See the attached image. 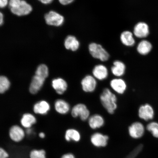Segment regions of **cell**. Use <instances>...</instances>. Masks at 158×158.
Listing matches in <instances>:
<instances>
[{
	"label": "cell",
	"instance_id": "6da1fadb",
	"mask_svg": "<svg viewBox=\"0 0 158 158\" xmlns=\"http://www.w3.org/2000/svg\"><path fill=\"white\" fill-rule=\"evenodd\" d=\"M101 103L106 111L110 114H113L118 108L117 98L110 89H104L100 97Z\"/></svg>",
	"mask_w": 158,
	"mask_h": 158
},
{
	"label": "cell",
	"instance_id": "7a4b0ae2",
	"mask_svg": "<svg viewBox=\"0 0 158 158\" xmlns=\"http://www.w3.org/2000/svg\"><path fill=\"white\" fill-rule=\"evenodd\" d=\"M89 50L94 58L102 62H106L109 59L110 55L107 51L99 44L94 43H91L89 45Z\"/></svg>",
	"mask_w": 158,
	"mask_h": 158
},
{
	"label": "cell",
	"instance_id": "3957f363",
	"mask_svg": "<svg viewBox=\"0 0 158 158\" xmlns=\"http://www.w3.org/2000/svg\"><path fill=\"white\" fill-rule=\"evenodd\" d=\"M71 114L73 117H79L82 121L88 120L90 117V111L86 105L83 103H78L75 105L71 110Z\"/></svg>",
	"mask_w": 158,
	"mask_h": 158
},
{
	"label": "cell",
	"instance_id": "277c9868",
	"mask_svg": "<svg viewBox=\"0 0 158 158\" xmlns=\"http://www.w3.org/2000/svg\"><path fill=\"white\" fill-rule=\"evenodd\" d=\"M44 19L47 24L55 27H60L64 23L63 16L54 11H51L45 15Z\"/></svg>",
	"mask_w": 158,
	"mask_h": 158
},
{
	"label": "cell",
	"instance_id": "5b68a950",
	"mask_svg": "<svg viewBox=\"0 0 158 158\" xmlns=\"http://www.w3.org/2000/svg\"><path fill=\"white\" fill-rule=\"evenodd\" d=\"M97 80L92 75H87L85 76L81 82L82 90L88 93L94 92L97 86Z\"/></svg>",
	"mask_w": 158,
	"mask_h": 158
},
{
	"label": "cell",
	"instance_id": "8992f818",
	"mask_svg": "<svg viewBox=\"0 0 158 158\" xmlns=\"http://www.w3.org/2000/svg\"><path fill=\"white\" fill-rule=\"evenodd\" d=\"M110 86L112 90L119 94H123L127 88L125 81L120 78L112 79L110 82Z\"/></svg>",
	"mask_w": 158,
	"mask_h": 158
},
{
	"label": "cell",
	"instance_id": "52a82bcc",
	"mask_svg": "<svg viewBox=\"0 0 158 158\" xmlns=\"http://www.w3.org/2000/svg\"><path fill=\"white\" fill-rule=\"evenodd\" d=\"M12 13L19 16L28 15L32 10L31 6L24 0H22L21 3L15 8L11 9Z\"/></svg>",
	"mask_w": 158,
	"mask_h": 158
},
{
	"label": "cell",
	"instance_id": "ba28073f",
	"mask_svg": "<svg viewBox=\"0 0 158 158\" xmlns=\"http://www.w3.org/2000/svg\"><path fill=\"white\" fill-rule=\"evenodd\" d=\"M92 76L97 80L103 81L108 77V70L106 66L102 64L96 65L92 71Z\"/></svg>",
	"mask_w": 158,
	"mask_h": 158
},
{
	"label": "cell",
	"instance_id": "9c48e42d",
	"mask_svg": "<svg viewBox=\"0 0 158 158\" xmlns=\"http://www.w3.org/2000/svg\"><path fill=\"white\" fill-rule=\"evenodd\" d=\"M128 132L132 138L134 139H138L143 135L145 128L141 123L134 122L128 128Z\"/></svg>",
	"mask_w": 158,
	"mask_h": 158
},
{
	"label": "cell",
	"instance_id": "30bf717a",
	"mask_svg": "<svg viewBox=\"0 0 158 158\" xmlns=\"http://www.w3.org/2000/svg\"><path fill=\"white\" fill-rule=\"evenodd\" d=\"M52 86L57 94L62 95L68 89V85L66 81L64 79L57 78L52 80Z\"/></svg>",
	"mask_w": 158,
	"mask_h": 158
},
{
	"label": "cell",
	"instance_id": "8fae6325",
	"mask_svg": "<svg viewBox=\"0 0 158 158\" xmlns=\"http://www.w3.org/2000/svg\"><path fill=\"white\" fill-rule=\"evenodd\" d=\"M9 133L10 138L15 142L21 141L25 135L24 130L20 126L17 125L12 126L10 128Z\"/></svg>",
	"mask_w": 158,
	"mask_h": 158
},
{
	"label": "cell",
	"instance_id": "7c38bea8",
	"mask_svg": "<svg viewBox=\"0 0 158 158\" xmlns=\"http://www.w3.org/2000/svg\"><path fill=\"white\" fill-rule=\"evenodd\" d=\"M149 27L145 23H138L134 27V35L138 38H143L147 37L149 35Z\"/></svg>",
	"mask_w": 158,
	"mask_h": 158
},
{
	"label": "cell",
	"instance_id": "4fadbf2b",
	"mask_svg": "<svg viewBox=\"0 0 158 158\" xmlns=\"http://www.w3.org/2000/svg\"><path fill=\"white\" fill-rule=\"evenodd\" d=\"M88 120L89 125L93 129L101 127L105 124L104 118L100 114H95L90 116Z\"/></svg>",
	"mask_w": 158,
	"mask_h": 158
},
{
	"label": "cell",
	"instance_id": "5bb4252c",
	"mask_svg": "<svg viewBox=\"0 0 158 158\" xmlns=\"http://www.w3.org/2000/svg\"><path fill=\"white\" fill-rule=\"evenodd\" d=\"M154 114V110L152 107L148 104L141 106L139 108L138 111L139 118L146 121L152 119Z\"/></svg>",
	"mask_w": 158,
	"mask_h": 158
},
{
	"label": "cell",
	"instance_id": "9a60e30c",
	"mask_svg": "<svg viewBox=\"0 0 158 158\" xmlns=\"http://www.w3.org/2000/svg\"><path fill=\"white\" fill-rule=\"evenodd\" d=\"M126 67L124 63L120 60H115L111 68L112 74L117 78H120L125 74Z\"/></svg>",
	"mask_w": 158,
	"mask_h": 158
},
{
	"label": "cell",
	"instance_id": "2e32d148",
	"mask_svg": "<svg viewBox=\"0 0 158 158\" xmlns=\"http://www.w3.org/2000/svg\"><path fill=\"white\" fill-rule=\"evenodd\" d=\"M45 80L36 75L33 77L29 87V91L32 94H35L40 90L44 85Z\"/></svg>",
	"mask_w": 158,
	"mask_h": 158
},
{
	"label": "cell",
	"instance_id": "e0dca14e",
	"mask_svg": "<svg viewBox=\"0 0 158 158\" xmlns=\"http://www.w3.org/2000/svg\"><path fill=\"white\" fill-rule=\"evenodd\" d=\"M109 137L100 133H96L92 135L91 141L94 146L97 147H105L107 143Z\"/></svg>",
	"mask_w": 158,
	"mask_h": 158
},
{
	"label": "cell",
	"instance_id": "ac0fdd59",
	"mask_svg": "<svg viewBox=\"0 0 158 158\" xmlns=\"http://www.w3.org/2000/svg\"><path fill=\"white\" fill-rule=\"evenodd\" d=\"M54 106L56 111L60 114H66L71 110L70 106L68 102L61 99L56 101L55 102Z\"/></svg>",
	"mask_w": 158,
	"mask_h": 158
},
{
	"label": "cell",
	"instance_id": "d6986e66",
	"mask_svg": "<svg viewBox=\"0 0 158 158\" xmlns=\"http://www.w3.org/2000/svg\"><path fill=\"white\" fill-rule=\"evenodd\" d=\"M64 45L66 49L72 51L78 50L80 46V43L73 35H69L65 39Z\"/></svg>",
	"mask_w": 158,
	"mask_h": 158
},
{
	"label": "cell",
	"instance_id": "ffe728a7",
	"mask_svg": "<svg viewBox=\"0 0 158 158\" xmlns=\"http://www.w3.org/2000/svg\"><path fill=\"white\" fill-rule=\"evenodd\" d=\"M50 109L49 104L44 100L37 102L33 106L35 113L40 114H46Z\"/></svg>",
	"mask_w": 158,
	"mask_h": 158
},
{
	"label": "cell",
	"instance_id": "44dd1931",
	"mask_svg": "<svg viewBox=\"0 0 158 158\" xmlns=\"http://www.w3.org/2000/svg\"><path fill=\"white\" fill-rule=\"evenodd\" d=\"M120 39L122 44L126 46H133L135 43L133 33L129 31L122 32L120 35Z\"/></svg>",
	"mask_w": 158,
	"mask_h": 158
},
{
	"label": "cell",
	"instance_id": "7402d4cb",
	"mask_svg": "<svg viewBox=\"0 0 158 158\" xmlns=\"http://www.w3.org/2000/svg\"><path fill=\"white\" fill-rule=\"evenodd\" d=\"M36 119L33 114L26 113L23 114L21 120V125L27 128H31L33 124L36 123Z\"/></svg>",
	"mask_w": 158,
	"mask_h": 158
},
{
	"label": "cell",
	"instance_id": "603a6c76",
	"mask_svg": "<svg viewBox=\"0 0 158 158\" xmlns=\"http://www.w3.org/2000/svg\"><path fill=\"white\" fill-rule=\"evenodd\" d=\"M152 45L149 41L143 40L138 44L137 50L138 52L142 55H146L151 51Z\"/></svg>",
	"mask_w": 158,
	"mask_h": 158
},
{
	"label": "cell",
	"instance_id": "cb8c5ba5",
	"mask_svg": "<svg viewBox=\"0 0 158 158\" xmlns=\"http://www.w3.org/2000/svg\"><path fill=\"white\" fill-rule=\"evenodd\" d=\"M65 139L69 141L73 140L76 142L80 141L81 135L77 130L73 128H70L67 130L65 133Z\"/></svg>",
	"mask_w": 158,
	"mask_h": 158
},
{
	"label": "cell",
	"instance_id": "d4e9b609",
	"mask_svg": "<svg viewBox=\"0 0 158 158\" xmlns=\"http://www.w3.org/2000/svg\"><path fill=\"white\" fill-rule=\"evenodd\" d=\"M35 75L45 80L49 75V70L46 65L41 64L37 67Z\"/></svg>",
	"mask_w": 158,
	"mask_h": 158
},
{
	"label": "cell",
	"instance_id": "484cf974",
	"mask_svg": "<svg viewBox=\"0 0 158 158\" xmlns=\"http://www.w3.org/2000/svg\"><path fill=\"white\" fill-rule=\"evenodd\" d=\"M10 82L9 79L5 76H0V94L4 93L9 89Z\"/></svg>",
	"mask_w": 158,
	"mask_h": 158
},
{
	"label": "cell",
	"instance_id": "4316f807",
	"mask_svg": "<svg viewBox=\"0 0 158 158\" xmlns=\"http://www.w3.org/2000/svg\"><path fill=\"white\" fill-rule=\"evenodd\" d=\"M147 129L152 133L153 137L158 138V123L153 122L148 124L147 126Z\"/></svg>",
	"mask_w": 158,
	"mask_h": 158
},
{
	"label": "cell",
	"instance_id": "83f0119b",
	"mask_svg": "<svg viewBox=\"0 0 158 158\" xmlns=\"http://www.w3.org/2000/svg\"><path fill=\"white\" fill-rule=\"evenodd\" d=\"M31 158H46V153L44 150H33L30 154Z\"/></svg>",
	"mask_w": 158,
	"mask_h": 158
},
{
	"label": "cell",
	"instance_id": "f1b7e54d",
	"mask_svg": "<svg viewBox=\"0 0 158 158\" xmlns=\"http://www.w3.org/2000/svg\"><path fill=\"white\" fill-rule=\"evenodd\" d=\"M22 0H9V5L10 9L15 8L21 3Z\"/></svg>",
	"mask_w": 158,
	"mask_h": 158
},
{
	"label": "cell",
	"instance_id": "f546056e",
	"mask_svg": "<svg viewBox=\"0 0 158 158\" xmlns=\"http://www.w3.org/2000/svg\"><path fill=\"white\" fill-rule=\"evenodd\" d=\"M9 154L3 148L0 147V158H7Z\"/></svg>",
	"mask_w": 158,
	"mask_h": 158
},
{
	"label": "cell",
	"instance_id": "4dcf8cb0",
	"mask_svg": "<svg viewBox=\"0 0 158 158\" xmlns=\"http://www.w3.org/2000/svg\"><path fill=\"white\" fill-rule=\"evenodd\" d=\"M59 3L63 5L70 4L74 1V0H58Z\"/></svg>",
	"mask_w": 158,
	"mask_h": 158
},
{
	"label": "cell",
	"instance_id": "1f68e13d",
	"mask_svg": "<svg viewBox=\"0 0 158 158\" xmlns=\"http://www.w3.org/2000/svg\"><path fill=\"white\" fill-rule=\"evenodd\" d=\"M9 0H0V8H4L8 4Z\"/></svg>",
	"mask_w": 158,
	"mask_h": 158
},
{
	"label": "cell",
	"instance_id": "d6a6232c",
	"mask_svg": "<svg viewBox=\"0 0 158 158\" xmlns=\"http://www.w3.org/2000/svg\"><path fill=\"white\" fill-rule=\"evenodd\" d=\"M138 151H139V149H138L134 150V151L133 152H132L131 154H130V155L129 156H128L126 158H134V157H135L136 155H137Z\"/></svg>",
	"mask_w": 158,
	"mask_h": 158
},
{
	"label": "cell",
	"instance_id": "836d02e7",
	"mask_svg": "<svg viewBox=\"0 0 158 158\" xmlns=\"http://www.w3.org/2000/svg\"><path fill=\"white\" fill-rule=\"evenodd\" d=\"M41 3L45 5H48L51 3L54 0H39Z\"/></svg>",
	"mask_w": 158,
	"mask_h": 158
},
{
	"label": "cell",
	"instance_id": "e575fe53",
	"mask_svg": "<svg viewBox=\"0 0 158 158\" xmlns=\"http://www.w3.org/2000/svg\"><path fill=\"white\" fill-rule=\"evenodd\" d=\"M61 158H75V157L72 154L69 153L63 155Z\"/></svg>",
	"mask_w": 158,
	"mask_h": 158
},
{
	"label": "cell",
	"instance_id": "d590c367",
	"mask_svg": "<svg viewBox=\"0 0 158 158\" xmlns=\"http://www.w3.org/2000/svg\"><path fill=\"white\" fill-rule=\"evenodd\" d=\"M4 22V16L3 13L0 11V26L2 25Z\"/></svg>",
	"mask_w": 158,
	"mask_h": 158
},
{
	"label": "cell",
	"instance_id": "8d00e7d4",
	"mask_svg": "<svg viewBox=\"0 0 158 158\" xmlns=\"http://www.w3.org/2000/svg\"><path fill=\"white\" fill-rule=\"evenodd\" d=\"M39 136L41 138H44L45 137V134L43 132H41L39 134Z\"/></svg>",
	"mask_w": 158,
	"mask_h": 158
}]
</instances>
